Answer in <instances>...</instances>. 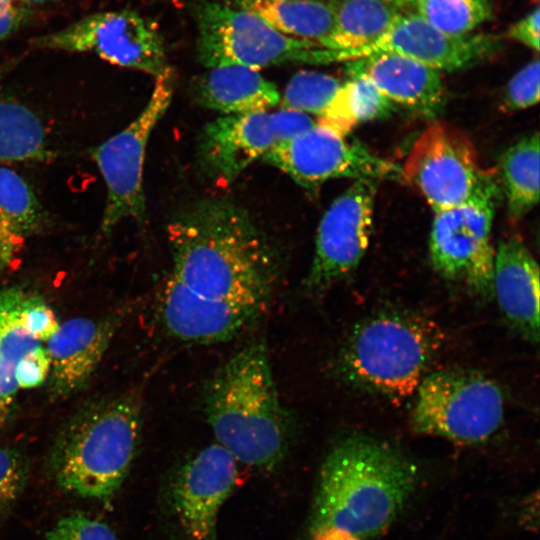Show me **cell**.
<instances>
[{
    "label": "cell",
    "instance_id": "cell-6",
    "mask_svg": "<svg viewBox=\"0 0 540 540\" xmlns=\"http://www.w3.org/2000/svg\"><path fill=\"white\" fill-rule=\"evenodd\" d=\"M190 11L197 28V57L208 68L259 70L288 63H332L330 49L284 35L257 16L222 2L195 0Z\"/></svg>",
    "mask_w": 540,
    "mask_h": 540
},
{
    "label": "cell",
    "instance_id": "cell-26",
    "mask_svg": "<svg viewBox=\"0 0 540 540\" xmlns=\"http://www.w3.org/2000/svg\"><path fill=\"white\" fill-rule=\"evenodd\" d=\"M539 134L528 135L501 156L500 172L509 215L518 220L539 200Z\"/></svg>",
    "mask_w": 540,
    "mask_h": 540
},
{
    "label": "cell",
    "instance_id": "cell-27",
    "mask_svg": "<svg viewBox=\"0 0 540 540\" xmlns=\"http://www.w3.org/2000/svg\"><path fill=\"white\" fill-rule=\"evenodd\" d=\"M417 15L439 31L451 36H466L490 19L488 0H420Z\"/></svg>",
    "mask_w": 540,
    "mask_h": 540
},
{
    "label": "cell",
    "instance_id": "cell-4",
    "mask_svg": "<svg viewBox=\"0 0 540 540\" xmlns=\"http://www.w3.org/2000/svg\"><path fill=\"white\" fill-rule=\"evenodd\" d=\"M140 388L86 405L60 429L48 471L63 491L108 504L135 457L142 426Z\"/></svg>",
    "mask_w": 540,
    "mask_h": 540
},
{
    "label": "cell",
    "instance_id": "cell-30",
    "mask_svg": "<svg viewBox=\"0 0 540 540\" xmlns=\"http://www.w3.org/2000/svg\"><path fill=\"white\" fill-rule=\"evenodd\" d=\"M347 81L351 101L358 123L390 116L396 108L392 102L368 77L362 74L349 75Z\"/></svg>",
    "mask_w": 540,
    "mask_h": 540
},
{
    "label": "cell",
    "instance_id": "cell-12",
    "mask_svg": "<svg viewBox=\"0 0 540 540\" xmlns=\"http://www.w3.org/2000/svg\"><path fill=\"white\" fill-rule=\"evenodd\" d=\"M262 158L307 188L334 178L377 181L401 178V167L397 164L317 124L293 139L276 144Z\"/></svg>",
    "mask_w": 540,
    "mask_h": 540
},
{
    "label": "cell",
    "instance_id": "cell-21",
    "mask_svg": "<svg viewBox=\"0 0 540 540\" xmlns=\"http://www.w3.org/2000/svg\"><path fill=\"white\" fill-rule=\"evenodd\" d=\"M48 222L30 183L17 171L0 166V271L8 268L26 241Z\"/></svg>",
    "mask_w": 540,
    "mask_h": 540
},
{
    "label": "cell",
    "instance_id": "cell-35",
    "mask_svg": "<svg viewBox=\"0 0 540 540\" xmlns=\"http://www.w3.org/2000/svg\"><path fill=\"white\" fill-rule=\"evenodd\" d=\"M50 360L44 343L27 352L20 360L15 381L18 389H31L41 386L48 380Z\"/></svg>",
    "mask_w": 540,
    "mask_h": 540
},
{
    "label": "cell",
    "instance_id": "cell-13",
    "mask_svg": "<svg viewBox=\"0 0 540 540\" xmlns=\"http://www.w3.org/2000/svg\"><path fill=\"white\" fill-rule=\"evenodd\" d=\"M378 181L357 179L323 215L316 234L314 257L304 282L318 294L348 276L369 245Z\"/></svg>",
    "mask_w": 540,
    "mask_h": 540
},
{
    "label": "cell",
    "instance_id": "cell-33",
    "mask_svg": "<svg viewBox=\"0 0 540 540\" xmlns=\"http://www.w3.org/2000/svg\"><path fill=\"white\" fill-rule=\"evenodd\" d=\"M22 316L30 333L42 343L48 340L60 325L52 307L41 296L29 291L24 299Z\"/></svg>",
    "mask_w": 540,
    "mask_h": 540
},
{
    "label": "cell",
    "instance_id": "cell-34",
    "mask_svg": "<svg viewBox=\"0 0 540 540\" xmlns=\"http://www.w3.org/2000/svg\"><path fill=\"white\" fill-rule=\"evenodd\" d=\"M316 123L344 137L358 124L347 81L343 82L336 96L324 113L318 117Z\"/></svg>",
    "mask_w": 540,
    "mask_h": 540
},
{
    "label": "cell",
    "instance_id": "cell-37",
    "mask_svg": "<svg viewBox=\"0 0 540 540\" xmlns=\"http://www.w3.org/2000/svg\"><path fill=\"white\" fill-rule=\"evenodd\" d=\"M540 10L535 7L509 29V37L524 44L535 52L539 51Z\"/></svg>",
    "mask_w": 540,
    "mask_h": 540
},
{
    "label": "cell",
    "instance_id": "cell-32",
    "mask_svg": "<svg viewBox=\"0 0 540 540\" xmlns=\"http://www.w3.org/2000/svg\"><path fill=\"white\" fill-rule=\"evenodd\" d=\"M540 66L536 58L519 70L508 82L503 108L517 111L534 106L539 100Z\"/></svg>",
    "mask_w": 540,
    "mask_h": 540
},
{
    "label": "cell",
    "instance_id": "cell-19",
    "mask_svg": "<svg viewBox=\"0 0 540 540\" xmlns=\"http://www.w3.org/2000/svg\"><path fill=\"white\" fill-rule=\"evenodd\" d=\"M493 296L508 322L532 343L539 340V266L518 237L495 250Z\"/></svg>",
    "mask_w": 540,
    "mask_h": 540
},
{
    "label": "cell",
    "instance_id": "cell-24",
    "mask_svg": "<svg viewBox=\"0 0 540 540\" xmlns=\"http://www.w3.org/2000/svg\"><path fill=\"white\" fill-rule=\"evenodd\" d=\"M26 290L0 288V428L9 421L18 387L15 371L21 358L41 344L28 330L22 316Z\"/></svg>",
    "mask_w": 540,
    "mask_h": 540
},
{
    "label": "cell",
    "instance_id": "cell-41",
    "mask_svg": "<svg viewBox=\"0 0 540 540\" xmlns=\"http://www.w3.org/2000/svg\"><path fill=\"white\" fill-rule=\"evenodd\" d=\"M20 2H21L20 0H0V7L10 6L13 4L20 3Z\"/></svg>",
    "mask_w": 540,
    "mask_h": 540
},
{
    "label": "cell",
    "instance_id": "cell-2",
    "mask_svg": "<svg viewBox=\"0 0 540 540\" xmlns=\"http://www.w3.org/2000/svg\"><path fill=\"white\" fill-rule=\"evenodd\" d=\"M419 470L395 446L365 435L337 442L317 480L309 540H372L402 513Z\"/></svg>",
    "mask_w": 540,
    "mask_h": 540
},
{
    "label": "cell",
    "instance_id": "cell-20",
    "mask_svg": "<svg viewBox=\"0 0 540 540\" xmlns=\"http://www.w3.org/2000/svg\"><path fill=\"white\" fill-rule=\"evenodd\" d=\"M196 101L226 115L267 111L280 101V93L259 70L242 66L210 68L194 88Z\"/></svg>",
    "mask_w": 540,
    "mask_h": 540
},
{
    "label": "cell",
    "instance_id": "cell-40",
    "mask_svg": "<svg viewBox=\"0 0 540 540\" xmlns=\"http://www.w3.org/2000/svg\"><path fill=\"white\" fill-rule=\"evenodd\" d=\"M24 5L31 7L32 5L44 4L47 2H53L57 0H20Z\"/></svg>",
    "mask_w": 540,
    "mask_h": 540
},
{
    "label": "cell",
    "instance_id": "cell-31",
    "mask_svg": "<svg viewBox=\"0 0 540 540\" xmlns=\"http://www.w3.org/2000/svg\"><path fill=\"white\" fill-rule=\"evenodd\" d=\"M45 540H119L105 523L83 513L61 518L46 534Z\"/></svg>",
    "mask_w": 540,
    "mask_h": 540
},
{
    "label": "cell",
    "instance_id": "cell-18",
    "mask_svg": "<svg viewBox=\"0 0 540 540\" xmlns=\"http://www.w3.org/2000/svg\"><path fill=\"white\" fill-rule=\"evenodd\" d=\"M349 75L368 77L392 102L433 119L446 103L439 71L395 53H376L347 62Z\"/></svg>",
    "mask_w": 540,
    "mask_h": 540
},
{
    "label": "cell",
    "instance_id": "cell-17",
    "mask_svg": "<svg viewBox=\"0 0 540 540\" xmlns=\"http://www.w3.org/2000/svg\"><path fill=\"white\" fill-rule=\"evenodd\" d=\"M276 144L271 113L225 115L204 126L197 158L207 177L228 185Z\"/></svg>",
    "mask_w": 540,
    "mask_h": 540
},
{
    "label": "cell",
    "instance_id": "cell-9",
    "mask_svg": "<svg viewBox=\"0 0 540 540\" xmlns=\"http://www.w3.org/2000/svg\"><path fill=\"white\" fill-rule=\"evenodd\" d=\"M31 45L37 49L94 54L113 65L155 78L171 69L159 28L132 10L90 14L60 30L35 37Z\"/></svg>",
    "mask_w": 540,
    "mask_h": 540
},
{
    "label": "cell",
    "instance_id": "cell-1",
    "mask_svg": "<svg viewBox=\"0 0 540 540\" xmlns=\"http://www.w3.org/2000/svg\"><path fill=\"white\" fill-rule=\"evenodd\" d=\"M166 283L190 297L256 321L267 308L279 256L248 212L224 198L192 204L168 225Z\"/></svg>",
    "mask_w": 540,
    "mask_h": 540
},
{
    "label": "cell",
    "instance_id": "cell-7",
    "mask_svg": "<svg viewBox=\"0 0 540 540\" xmlns=\"http://www.w3.org/2000/svg\"><path fill=\"white\" fill-rule=\"evenodd\" d=\"M412 429L461 444L488 440L502 424L504 399L486 376L462 369L429 373L416 391Z\"/></svg>",
    "mask_w": 540,
    "mask_h": 540
},
{
    "label": "cell",
    "instance_id": "cell-11",
    "mask_svg": "<svg viewBox=\"0 0 540 540\" xmlns=\"http://www.w3.org/2000/svg\"><path fill=\"white\" fill-rule=\"evenodd\" d=\"M401 179L421 193L434 213L460 205L495 183L481 168L467 135L442 121L430 124L416 139Z\"/></svg>",
    "mask_w": 540,
    "mask_h": 540
},
{
    "label": "cell",
    "instance_id": "cell-14",
    "mask_svg": "<svg viewBox=\"0 0 540 540\" xmlns=\"http://www.w3.org/2000/svg\"><path fill=\"white\" fill-rule=\"evenodd\" d=\"M237 463L214 443L176 470L168 487L167 505L183 540H215L218 513L236 484Z\"/></svg>",
    "mask_w": 540,
    "mask_h": 540
},
{
    "label": "cell",
    "instance_id": "cell-29",
    "mask_svg": "<svg viewBox=\"0 0 540 540\" xmlns=\"http://www.w3.org/2000/svg\"><path fill=\"white\" fill-rule=\"evenodd\" d=\"M30 473L29 460L19 449L0 445V522L22 495Z\"/></svg>",
    "mask_w": 540,
    "mask_h": 540
},
{
    "label": "cell",
    "instance_id": "cell-22",
    "mask_svg": "<svg viewBox=\"0 0 540 540\" xmlns=\"http://www.w3.org/2000/svg\"><path fill=\"white\" fill-rule=\"evenodd\" d=\"M328 2L334 14V30L322 47L333 50L335 62H347L351 54L376 42L401 14L389 0Z\"/></svg>",
    "mask_w": 540,
    "mask_h": 540
},
{
    "label": "cell",
    "instance_id": "cell-3",
    "mask_svg": "<svg viewBox=\"0 0 540 540\" xmlns=\"http://www.w3.org/2000/svg\"><path fill=\"white\" fill-rule=\"evenodd\" d=\"M202 406L216 443L237 462L270 471L284 460L292 426L262 340L245 344L213 373Z\"/></svg>",
    "mask_w": 540,
    "mask_h": 540
},
{
    "label": "cell",
    "instance_id": "cell-8",
    "mask_svg": "<svg viewBox=\"0 0 540 540\" xmlns=\"http://www.w3.org/2000/svg\"><path fill=\"white\" fill-rule=\"evenodd\" d=\"M174 89L171 69L155 78L152 94L142 111L124 129L93 147L89 155L105 187L106 202L100 222L102 236L127 219H146L143 167L150 135L168 109Z\"/></svg>",
    "mask_w": 540,
    "mask_h": 540
},
{
    "label": "cell",
    "instance_id": "cell-36",
    "mask_svg": "<svg viewBox=\"0 0 540 540\" xmlns=\"http://www.w3.org/2000/svg\"><path fill=\"white\" fill-rule=\"evenodd\" d=\"M271 115L277 144L293 139L317 124L308 114L291 109L282 108Z\"/></svg>",
    "mask_w": 540,
    "mask_h": 540
},
{
    "label": "cell",
    "instance_id": "cell-39",
    "mask_svg": "<svg viewBox=\"0 0 540 540\" xmlns=\"http://www.w3.org/2000/svg\"><path fill=\"white\" fill-rule=\"evenodd\" d=\"M389 1L401 11V9H404L407 7H411V6L415 7L416 4L420 0H389Z\"/></svg>",
    "mask_w": 540,
    "mask_h": 540
},
{
    "label": "cell",
    "instance_id": "cell-28",
    "mask_svg": "<svg viewBox=\"0 0 540 540\" xmlns=\"http://www.w3.org/2000/svg\"><path fill=\"white\" fill-rule=\"evenodd\" d=\"M343 81L332 75L302 70L289 80L282 108L321 116L332 102Z\"/></svg>",
    "mask_w": 540,
    "mask_h": 540
},
{
    "label": "cell",
    "instance_id": "cell-23",
    "mask_svg": "<svg viewBox=\"0 0 540 540\" xmlns=\"http://www.w3.org/2000/svg\"><path fill=\"white\" fill-rule=\"evenodd\" d=\"M222 3L257 16L284 35L321 47L334 30L332 7L324 0H222Z\"/></svg>",
    "mask_w": 540,
    "mask_h": 540
},
{
    "label": "cell",
    "instance_id": "cell-15",
    "mask_svg": "<svg viewBox=\"0 0 540 540\" xmlns=\"http://www.w3.org/2000/svg\"><path fill=\"white\" fill-rule=\"evenodd\" d=\"M500 45V39L493 35L451 36L416 13H401L380 39L351 54L347 62L376 53H395L439 72L455 71L488 59Z\"/></svg>",
    "mask_w": 540,
    "mask_h": 540
},
{
    "label": "cell",
    "instance_id": "cell-5",
    "mask_svg": "<svg viewBox=\"0 0 540 540\" xmlns=\"http://www.w3.org/2000/svg\"><path fill=\"white\" fill-rule=\"evenodd\" d=\"M444 338L427 317L381 312L353 329L340 350L337 372L354 386L400 401L416 393Z\"/></svg>",
    "mask_w": 540,
    "mask_h": 540
},
{
    "label": "cell",
    "instance_id": "cell-16",
    "mask_svg": "<svg viewBox=\"0 0 540 540\" xmlns=\"http://www.w3.org/2000/svg\"><path fill=\"white\" fill-rule=\"evenodd\" d=\"M123 312L102 318L74 317L61 323L44 342L50 360L49 393L65 399L81 391L101 363Z\"/></svg>",
    "mask_w": 540,
    "mask_h": 540
},
{
    "label": "cell",
    "instance_id": "cell-25",
    "mask_svg": "<svg viewBox=\"0 0 540 540\" xmlns=\"http://www.w3.org/2000/svg\"><path fill=\"white\" fill-rule=\"evenodd\" d=\"M53 156L37 113L13 96L0 93V163L46 161Z\"/></svg>",
    "mask_w": 540,
    "mask_h": 540
},
{
    "label": "cell",
    "instance_id": "cell-38",
    "mask_svg": "<svg viewBox=\"0 0 540 540\" xmlns=\"http://www.w3.org/2000/svg\"><path fill=\"white\" fill-rule=\"evenodd\" d=\"M31 15V7L21 2L0 7V44L23 27Z\"/></svg>",
    "mask_w": 540,
    "mask_h": 540
},
{
    "label": "cell",
    "instance_id": "cell-10",
    "mask_svg": "<svg viewBox=\"0 0 540 540\" xmlns=\"http://www.w3.org/2000/svg\"><path fill=\"white\" fill-rule=\"evenodd\" d=\"M497 195L495 182L470 200L435 212L429 237L436 272L486 299L493 297L491 228Z\"/></svg>",
    "mask_w": 540,
    "mask_h": 540
}]
</instances>
